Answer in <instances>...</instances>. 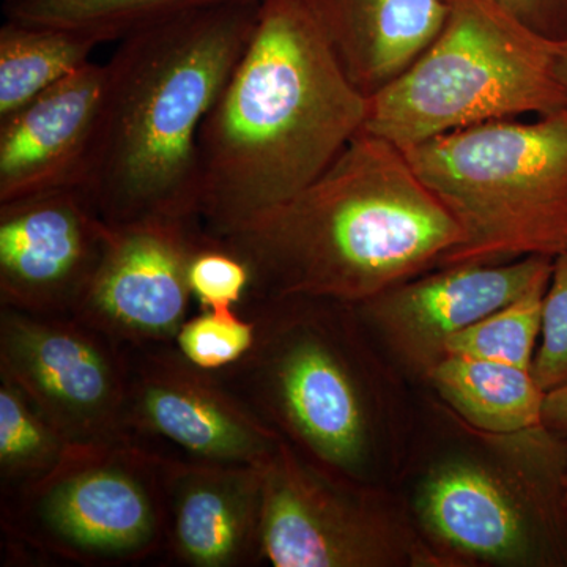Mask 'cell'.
Segmentation results:
<instances>
[{"label": "cell", "instance_id": "obj_1", "mask_svg": "<svg viewBox=\"0 0 567 567\" xmlns=\"http://www.w3.org/2000/svg\"><path fill=\"white\" fill-rule=\"evenodd\" d=\"M213 238L251 268L245 303L358 305L442 267L465 234L401 147L361 132L303 192Z\"/></svg>", "mask_w": 567, "mask_h": 567}, {"label": "cell", "instance_id": "obj_2", "mask_svg": "<svg viewBox=\"0 0 567 567\" xmlns=\"http://www.w3.org/2000/svg\"><path fill=\"white\" fill-rule=\"evenodd\" d=\"M368 114V96L303 3L262 0L199 133L205 233L224 237L303 192L363 132Z\"/></svg>", "mask_w": 567, "mask_h": 567}, {"label": "cell", "instance_id": "obj_3", "mask_svg": "<svg viewBox=\"0 0 567 567\" xmlns=\"http://www.w3.org/2000/svg\"><path fill=\"white\" fill-rule=\"evenodd\" d=\"M260 6L207 7L123 37L104 63L102 123L81 188L104 221H200V128L251 40Z\"/></svg>", "mask_w": 567, "mask_h": 567}, {"label": "cell", "instance_id": "obj_4", "mask_svg": "<svg viewBox=\"0 0 567 567\" xmlns=\"http://www.w3.org/2000/svg\"><path fill=\"white\" fill-rule=\"evenodd\" d=\"M240 312L256 320V344L216 374L306 461L363 484L374 415L352 305L284 297Z\"/></svg>", "mask_w": 567, "mask_h": 567}, {"label": "cell", "instance_id": "obj_5", "mask_svg": "<svg viewBox=\"0 0 567 567\" xmlns=\"http://www.w3.org/2000/svg\"><path fill=\"white\" fill-rule=\"evenodd\" d=\"M439 35L369 99L365 133L406 148L468 126L567 110L555 47L494 0H446Z\"/></svg>", "mask_w": 567, "mask_h": 567}, {"label": "cell", "instance_id": "obj_6", "mask_svg": "<svg viewBox=\"0 0 567 567\" xmlns=\"http://www.w3.org/2000/svg\"><path fill=\"white\" fill-rule=\"evenodd\" d=\"M402 151L464 229L442 267L567 251V110L481 123Z\"/></svg>", "mask_w": 567, "mask_h": 567}, {"label": "cell", "instance_id": "obj_7", "mask_svg": "<svg viewBox=\"0 0 567 567\" xmlns=\"http://www.w3.org/2000/svg\"><path fill=\"white\" fill-rule=\"evenodd\" d=\"M164 461L133 440L70 445L47 475L2 494L3 533L74 565L147 561L166 548Z\"/></svg>", "mask_w": 567, "mask_h": 567}, {"label": "cell", "instance_id": "obj_8", "mask_svg": "<svg viewBox=\"0 0 567 567\" xmlns=\"http://www.w3.org/2000/svg\"><path fill=\"white\" fill-rule=\"evenodd\" d=\"M416 514L445 561L567 566V440L513 487L473 457L429 470Z\"/></svg>", "mask_w": 567, "mask_h": 567}, {"label": "cell", "instance_id": "obj_9", "mask_svg": "<svg viewBox=\"0 0 567 567\" xmlns=\"http://www.w3.org/2000/svg\"><path fill=\"white\" fill-rule=\"evenodd\" d=\"M260 470L262 558L271 566H447L364 484L328 475L289 443Z\"/></svg>", "mask_w": 567, "mask_h": 567}, {"label": "cell", "instance_id": "obj_10", "mask_svg": "<svg viewBox=\"0 0 567 567\" xmlns=\"http://www.w3.org/2000/svg\"><path fill=\"white\" fill-rule=\"evenodd\" d=\"M0 375L20 388L70 445L132 440L126 347L76 317L0 306Z\"/></svg>", "mask_w": 567, "mask_h": 567}, {"label": "cell", "instance_id": "obj_11", "mask_svg": "<svg viewBox=\"0 0 567 567\" xmlns=\"http://www.w3.org/2000/svg\"><path fill=\"white\" fill-rule=\"evenodd\" d=\"M126 431L133 442L212 464L262 465L286 440L215 372L174 344L126 347Z\"/></svg>", "mask_w": 567, "mask_h": 567}, {"label": "cell", "instance_id": "obj_12", "mask_svg": "<svg viewBox=\"0 0 567 567\" xmlns=\"http://www.w3.org/2000/svg\"><path fill=\"white\" fill-rule=\"evenodd\" d=\"M203 235L200 221L111 226L99 268L71 316L121 346L174 344L194 298L188 270Z\"/></svg>", "mask_w": 567, "mask_h": 567}, {"label": "cell", "instance_id": "obj_13", "mask_svg": "<svg viewBox=\"0 0 567 567\" xmlns=\"http://www.w3.org/2000/svg\"><path fill=\"white\" fill-rule=\"evenodd\" d=\"M110 233V224L81 188L0 204V306L33 315H73Z\"/></svg>", "mask_w": 567, "mask_h": 567}, {"label": "cell", "instance_id": "obj_14", "mask_svg": "<svg viewBox=\"0 0 567 567\" xmlns=\"http://www.w3.org/2000/svg\"><path fill=\"white\" fill-rule=\"evenodd\" d=\"M551 267L554 259L544 256L447 265L352 308L405 364L425 377L445 358L447 339L550 281Z\"/></svg>", "mask_w": 567, "mask_h": 567}, {"label": "cell", "instance_id": "obj_15", "mask_svg": "<svg viewBox=\"0 0 567 567\" xmlns=\"http://www.w3.org/2000/svg\"><path fill=\"white\" fill-rule=\"evenodd\" d=\"M104 91L106 65L87 62L0 121V204L84 186Z\"/></svg>", "mask_w": 567, "mask_h": 567}, {"label": "cell", "instance_id": "obj_16", "mask_svg": "<svg viewBox=\"0 0 567 567\" xmlns=\"http://www.w3.org/2000/svg\"><path fill=\"white\" fill-rule=\"evenodd\" d=\"M167 539L181 566L246 567L264 561L260 465L166 456Z\"/></svg>", "mask_w": 567, "mask_h": 567}, {"label": "cell", "instance_id": "obj_17", "mask_svg": "<svg viewBox=\"0 0 567 567\" xmlns=\"http://www.w3.org/2000/svg\"><path fill=\"white\" fill-rule=\"evenodd\" d=\"M368 99L404 73L442 31L446 0H300Z\"/></svg>", "mask_w": 567, "mask_h": 567}, {"label": "cell", "instance_id": "obj_18", "mask_svg": "<svg viewBox=\"0 0 567 567\" xmlns=\"http://www.w3.org/2000/svg\"><path fill=\"white\" fill-rule=\"evenodd\" d=\"M425 379L458 415L487 434L511 436L543 425L547 393L529 369L446 354Z\"/></svg>", "mask_w": 567, "mask_h": 567}, {"label": "cell", "instance_id": "obj_19", "mask_svg": "<svg viewBox=\"0 0 567 567\" xmlns=\"http://www.w3.org/2000/svg\"><path fill=\"white\" fill-rule=\"evenodd\" d=\"M100 44L71 29L7 20L0 28V121L91 62Z\"/></svg>", "mask_w": 567, "mask_h": 567}, {"label": "cell", "instance_id": "obj_20", "mask_svg": "<svg viewBox=\"0 0 567 567\" xmlns=\"http://www.w3.org/2000/svg\"><path fill=\"white\" fill-rule=\"evenodd\" d=\"M244 0H6L7 20L54 25L92 35L100 43L188 11Z\"/></svg>", "mask_w": 567, "mask_h": 567}, {"label": "cell", "instance_id": "obj_21", "mask_svg": "<svg viewBox=\"0 0 567 567\" xmlns=\"http://www.w3.org/2000/svg\"><path fill=\"white\" fill-rule=\"evenodd\" d=\"M70 443L20 388L0 375V480L2 494L47 475Z\"/></svg>", "mask_w": 567, "mask_h": 567}, {"label": "cell", "instance_id": "obj_22", "mask_svg": "<svg viewBox=\"0 0 567 567\" xmlns=\"http://www.w3.org/2000/svg\"><path fill=\"white\" fill-rule=\"evenodd\" d=\"M548 282L533 287L513 303L447 339L445 357L462 354L532 371L537 338L543 331L544 297Z\"/></svg>", "mask_w": 567, "mask_h": 567}, {"label": "cell", "instance_id": "obj_23", "mask_svg": "<svg viewBox=\"0 0 567 567\" xmlns=\"http://www.w3.org/2000/svg\"><path fill=\"white\" fill-rule=\"evenodd\" d=\"M257 339V323L244 312L200 311L182 324L174 346L189 363L221 372L244 360Z\"/></svg>", "mask_w": 567, "mask_h": 567}, {"label": "cell", "instance_id": "obj_24", "mask_svg": "<svg viewBox=\"0 0 567 567\" xmlns=\"http://www.w3.org/2000/svg\"><path fill=\"white\" fill-rule=\"evenodd\" d=\"M193 297L200 311H240L249 289L251 268L240 256L204 230L188 270Z\"/></svg>", "mask_w": 567, "mask_h": 567}, {"label": "cell", "instance_id": "obj_25", "mask_svg": "<svg viewBox=\"0 0 567 567\" xmlns=\"http://www.w3.org/2000/svg\"><path fill=\"white\" fill-rule=\"evenodd\" d=\"M532 371L546 393L567 382V251L554 259L544 297L540 346Z\"/></svg>", "mask_w": 567, "mask_h": 567}, {"label": "cell", "instance_id": "obj_26", "mask_svg": "<svg viewBox=\"0 0 567 567\" xmlns=\"http://www.w3.org/2000/svg\"><path fill=\"white\" fill-rule=\"evenodd\" d=\"M547 39L567 40V0H494Z\"/></svg>", "mask_w": 567, "mask_h": 567}, {"label": "cell", "instance_id": "obj_27", "mask_svg": "<svg viewBox=\"0 0 567 567\" xmlns=\"http://www.w3.org/2000/svg\"><path fill=\"white\" fill-rule=\"evenodd\" d=\"M543 425L551 434L567 440V382L546 394Z\"/></svg>", "mask_w": 567, "mask_h": 567}, {"label": "cell", "instance_id": "obj_28", "mask_svg": "<svg viewBox=\"0 0 567 567\" xmlns=\"http://www.w3.org/2000/svg\"><path fill=\"white\" fill-rule=\"evenodd\" d=\"M555 74L567 92V40L557 41L555 47Z\"/></svg>", "mask_w": 567, "mask_h": 567}]
</instances>
